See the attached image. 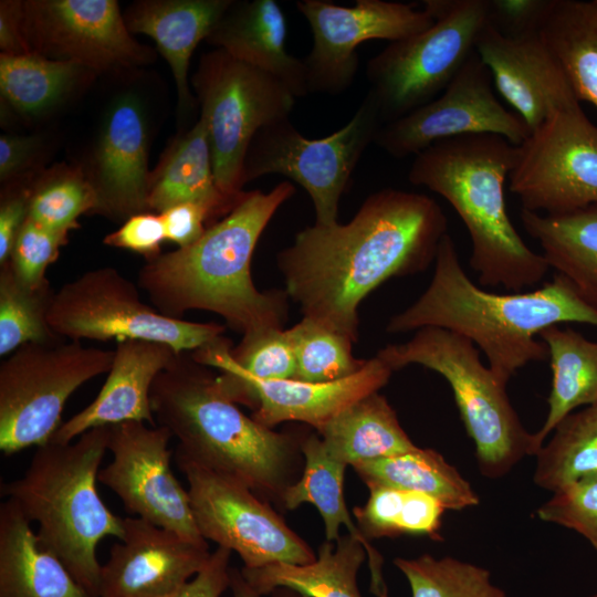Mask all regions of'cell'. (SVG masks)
Here are the masks:
<instances>
[{"label": "cell", "mask_w": 597, "mask_h": 597, "mask_svg": "<svg viewBox=\"0 0 597 597\" xmlns=\"http://www.w3.org/2000/svg\"><path fill=\"white\" fill-rule=\"evenodd\" d=\"M447 233V217L432 198L384 188L347 223L297 232L276 263L303 317L356 343L362 301L391 277L426 271Z\"/></svg>", "instance_id": "obj_1"}, {"label": "cell", "mask_w": 597, "mask_h": 597, "mask_svg": "<svg viewBox=\"0 0 597 597\" xmlns=\"http://www.w3.org/2000/svg\"><path fill=\"white\" fill-rule=\"evenodd\" d=\"M294 193L290 181L268 192L244 191L198 241L145 260L137 276L138 287L151 306L171 318L202 310L218 314L242 335L260 328H283L286 292L259 291L250 265L264 229Z\"/></svg>", "instance_id": "obj_2"}, {"label": "cell", "mask_w": 597, "mask_h": 597, "mask_svg": "<svg viewBox=\"0 0 597 597\" xmlns=\"http://www.w3.org/2000/svg\"><path fill=\"white\" fill-rule=\"evenodd\" d=\"M563 323L597 327V306L568 279L556 273L533 291H486L467 275L447 233L428 287L410 306L391 316L386 331L400 334L432 326L461 334L483 352L489 368L506 385L527 364L548 359L546 345L535 336Z\"/></svg>", "instance_id": "obj_3"}, {"label": "cell", "mask_w": 597, "mask_h": 597, "mask_svg": "<svg viewBox=\"0 0 597 597\" xmlns=\"http://www.w3.org/2000/svg\"><path fill=\"white\" fill-rule=\"evenodd\" d=\"M210 368L191 352L174 357L151 387L156 423L177 438L176 457L281 500L292 484L301 443L244 415L221 391Z\"/></svg>", "instance_id": "obj_4"}, {"label": "cell", "mask_w": 597, "mask_h": 597, "mask_svg": "<svg viewBox=\"0 0 597 597\" xmlns=\"http://www.w3.org/2000/svg\"><path fill=\"white\" fill-rule=\"evenodd\" d=\"M519 146L492 134L434 143L415 156L408 179L444 198L471 240L470 265L483 287L512 293L536 286L551 270L521 238L506 210L504 185Z\"/></svg>", "instance_id": "obj_5"}, {"label": "cell", "mask_w": 597, "mask_h": 597, "mask_svg": "<svg viewBox=\"0 0 597 597\" xmlns=\"http://www.w3.org/2000/svg\"><path fill=\"white\" fill-rule=\"evenodd\" d=\"M108 436L104 426L67 443L36 447L23 475L1 490L30 523H36L41 545L94 597H98L102 567L97 545L106 536L122 540L124 535L123 519L105 505L96 489Z\"/></svg>", "instance_id": "obj_6"}, {"label": "cell", "mask_w": 597, "mask_h": 597, "mask_svg": "<svg viewBox=\"0 0 597 597\" xmlns=\"http://www.w3.org/2000/svg\"><path fill=\"white\" fill-rule=\"evenodd\" d=\"M392 371L421 365L450 385L467 433L475 446L481 474L504 476L537 448L513 408L502 384L480 358L471 339L441 327H422L405 343L390 344L377 355Z\"/></svg>", "instance_id": "obj_7"}, {"label": "cell", "mask_w": 597, "mask_h": 597, "mask_svg": "<svg viewBox=\"0 0 597 597\" xmlns=\"http://www.w3.org/2000/svg\"><path fill=\"white\" fill-rule=\"evenodd\" d=\"M433 18L426 30L389 43L366 64L368 94L384 124L431 102L475 52L492 19L489 0H425Z\"/></svg>", "instance_id": "obj_8"}, {"label": "cell", "mask_w": 597, "mask_h": 597, "mask_svg": "<svg viewBox=\"0 0 597 597\" xmlns=\"http://www.w3.org/2000/svg\"><path fill=\"white\" fill-rule=\"evenodd\" d=\"M191 83L208 130L217 186L237 200L244 192L243 166L253 137L289 118L296 97L276 77L218 48L201 56Z\"/></svg>", "instance_id": "obj_9"}, {"label": "cell", "mask_w": 597, "mask_h": 597, "mask_svg": "<svg viewBox=\"0 0 597 597\" xmlns=\"http://www.w3.org/2000/svg\"><path fill=\"white\" fill-rule=\"evenodd\" d=\"M114 350L57 339L20 346L0 364V450L6 455L48 443L70 396L107 374Z\"/></svg>", "instance_id": "obj_10"}, {"label": "cell", "mask_w": 597, "mask_h": 597, "mask_svg": "<svg viewBox=\"0 0 597 597\" xmlns=\"http://www.w3.org/2000/svg\"><path fill=\"white\" fill-rule=\"evenodd\" d=\"M383 125L379 108L368 93L347 124L326 137H305L290 117L270 124L249 146L243 184L265 175L285 176L308 193L315 224L333 226L352 175Z\"/></svg>", "instance_id": "obj_11"}, {"label": "cell", "mask_w": 597, "mask_h": 597, "mask_svg": "<svg viewBox=\"0 0 597 597\" xmlns=\"http://www.w3.org/2000/svg\"><path fill=\"white\" fill-rule=\"evenodd\" d=\"M48 322L69 341L144 339L165 343L177 353L193 352L226 329L163 315L143 302L138 285L111 266L88 270L54 292Z\"/></svg>", "instance_id": "obj_12"}, {"label": "cell", "mask_w": 597, "mask_h": 597, "mask_svg": "<svg viewBox=\"0 0 597 597\" xmlns=\"http://www.w3.org/2000/svg\"><path fill=\"white\" fill-rule=\"evenodd\" d=\"M188 482L190 507L201 536L235 552L243 567L315 561L311 547L259 495L239 481L176 457Z\"/></svg>", "instance_id": "obj_13"}, {"label": "cell", "mask_w": 597, "mask_h": 597, "mask_svg": "<svg viewBox=\"0 0 597 597\" xmlns=\"http://www.w3.org/2000/svg\"><path fill=\"white\" fill-rule=\"evenodd\" d=\"M509 188L532 212L597 205V126L580 106L556 113L519 146Z\"/></svg>", "instance_id": "obj_14"}, {"label": "cell", "mask_w": 597, "mask_h": 597, "mask_svg": "<svg viewBox=\"0 0 597 597\" xmlns=\"http://www.w3.org/2000/svg\"><path fill=\"white\" fill-rule=\"evenodd\" d=\"M296 9L307 21L312 48L303 57L310 93L338 95L354 83L357 46L370 40L396 42L429 28L433 18L411 3L357 0L344 7L326 0H300Z\"/></svg>", "instance_id": "obj_15"}, {"label": "cell", "mask_w": 597, "mask_h": 597, "mask_svg": "<svg viewBox=\"0 0 597 597\" xmlns=\"http://www.w3.org/2000/svg\"><path fill=\"white\" fill-rule=\"evenodd\" d=\"M231 346L223 335L191 352L193 358L217 368V383L233 402L252 408V418L272 428L285 421H300L323 428L350 405L378 392L392 370L377 356L367 359L356 374L332 383H306L296 379L260 380L235 369L227 358Z\"/></svg>", "instance_id": "obj_16"}, {"label": "cell", "mask_w": 597, "mask_h": 597, "mask_svg": "<svg viewBox=\"0 0 597 597\" xmlns=\"http://www.w3.org/2000/svg\"><path fill=\"white\" fill-rule=\"evenodd\" d=\"M474 134L499 135L515 146L531 134L521 116L507 111L495 96L491 73L476 51L434 100L384 124L375 144L402 159L434 143Z\"/></svg>", "instance_id": "obj_17"}, {"label": "cell", "mask_w": 597, "mask_h": 597, "mask_svg": "<svg viewBox=\"0 0 597 597\" xmlns=\"http://www.w3.org/2000/svg\"><path fill=\"white\" fill-rule=\"evenodd\" d=\"M108 428L107 449L113 460L100 470L97 481L111 489L136 517L191 542L207 543L196 526L188 490L171 471L169 430L142 421Z\"/></svg>", "instance_id": "obj_18"}, {"label": "cell", "mask_w": 597, "mask_h": 597, "mask_svg": "<svg viewBox=\"0 0 597 597\" xmlns=\"http://www.w3.org/2000/svg\"><path fill=\"white\" fill-rule=\"evenodd\" d=\"M23 35L30 53L93 73L154 60L150 48L130 35L115 0L23 1Z\"/></svg>", "instance_id": "obj_19"}, {"label": "cell", "mask_w": 597, "mask_h": 597, "mask_svg": "<svg viewBox=\"0 0 597 597\" xmlns=\"http://www.w3.org/2000/svg\"><path fill=\"white\" fill-rule=\"evenodd\" d=\"M475 51L492 81L530 132L561 111L579 107L564 71L536 29L504 32L492 21Z\"/></svg>", "instance_id": "obj_20"}, {"label": "cell", "mask_w": 597, "mask_h": 597, "mask_svg": "<svg viewBox=\"0 0 597 597\" xmlns=\"http://www.w3.org/2000/svg\"><path fill=\"white\" fill-rule=\"evenodd\" d=\"M101 567L98 597H172L207 563L208 544L184 538L136 516Z\"/></svg>", "instance_id": "obj_21"}, {"label": "cell", "mask_w": 597, "mask_h": 597, "mask_svg": "<svg viewBox=\"0 0 597 597\" xmlns=\"http://www.w3.org/2000/svg\"><path fill=\"white\" fill-rule=\"evenodd\" d=\"M85 174L97 198L95 214L126 221L148 208V127L136 94L118 95L108 107Z\"/></svg>", "instance_id": "obj_22"}, {"label": "cell", "mask_w": 597, "mask_h": 597, "mask_svg": "<svg viewBox=\"0 0 597 597\" xmlns=\"http://www.w3.org/2000/svg\"><path fill=\"white\" fill-rule=\"evenodd\" d=\"M177 354L165 343L144 339L118 342L107 378L95 399L62 422L50 441L67 443L90 429L125 421L156 426L151 387Z\"/></svg>", "instance_id": "obj_23"}, {"label": "cell", "mask_w": 597, "mask_h": 597, "mask_svg": "<svg viewBox=\"0 0 597 597\" xmlns=\"http://www.w3.org/2000/svg\"><path fill=\"white\" fill-rule=\"evenodd\" d=\"M287 27L274 0L233 1L206 40L281 81L295 97L310 94L303 59L285 46Z\"/></svg>", "instance_id": "obj_24"}, {"label": "cell", "mask_w": 597, "mask_h": 597, "mask_svg": "<svg viewBox=\"0 0 597 597\" xmlns=\"http://www.w3.org/2000/svg\"><path fill=\"white\" fill-rule=\"evenodd\" d=\"M231 3L232 0H142L124 14L129 32L150 36L167 60L180 112L191 111L196 104L188 82L191 55Z\"/></svg>", "instance_id": "obj_25"}, {"label": "cell", "mask_w": 597, "mask_h": 597, "mask_svg": "<svg viewBox=\"0 0 597 597\" xmlns=\"http://www.w3.org/2000/svg\"><path fill=\"white\" fill-rule=\"evenodd\" d=\"M0 597H94L41 545L11 499L0 506Z\"/></svg>", "instance_id": "obj_26"}, {"label": "cell", "mask_w": 597, "mask_h": 597, "mask_svg": "<svg viewBox=\"0 0 597 597\" xmlns=\"http://www.w3.org/2000/svg\"><path fill=\"white\" fill-rule=\"evenodd\" d=\"M239 199L228 198L217 186L202 117L174 140L158 167L150 172L148 208L154 213L159 214L179 203L197 202L221 219Z\"/></svg>", "instance_id": "obj_27"}, {"label": "cell", "mask_w": 597, "mask_h": 597, "mask_svg": "<svg viewBox=\"0 0 597 597\" xmlns=\"http://www.w3.org/2000/svg\"><path fill=\"white\" fill-rule=\"evenodd\" d=\"M301 451L305 461L303 473L300 480L284 490L281 502L286 510H294L303 503L313 504L323 519L327 542H336L341 537L339 526L344 524L368 555L371 591L377 597H388L381 573L383 557L353 523L346 507L344 473L347 464L331 455L316 434L301 442Z\"/></svg>", "instance_id": "obj_28"}, {"label": "cell", "mask_w": 597, "mask_h": 597, "mask_svg": "<svg viewBox=\"0 0 597 597\" xmlns=\"http://www.w3.org/2000/svg\"><path fill=\"white\" fill-rule=\"evenodd\" d=\"M521 220L549 269L597 306V205L558 214L522 209Z\"/></svg>", "instance_id": "obj_29"}, {"label": "cell", "mask_w": 597, "mask_h": 597, "mask_svg": "<svg viewBox=\"0 0 597 597\" xmlns=\"http://www.w3.org/2000/svg\"><path fill=\"white\" fill-rule=\"evenodd\" d=\"M363 544L345 535L325 542L314 562L305 565L276 563L259 568L242 567L241 574L260 595L280 587L291 588L305 597H362L357 574L366 558Z\"/></svg>", "instance_id": "obj_30"}, {"label": "cell", "mask_w": 597, "mask_h": 597, "mask_svg": "<svg viewBox=\"0 0 597 597\" xmlns=\"http://www.w3.org/2000/svg\"><path fill=\"white\" fill-rule=\"evenodd\" d=\"M535 29L577 100L597 108V10L591 1L544 0Z\"/></svg>", "instance_id": "obj_31"}, {"label": "cell", "mask_w": 597, "mask_h": 597, "mask_svg": "<svg viewBox=\"0 0 597 597\" xmlns=\"http://www.w3.org/2000/svg\"><path fill=\"white\" fill-rule=\"evenodd\" d=\"M538 336L548 350L552 387L546 419L533 433L537 451L566 416L597 404V342L558 325L544 328Z\"/></svg>", "instance_id": "obj_32"}, {"label": "cell", "mask_w": 597, "mask_h": 597, "mask_svg": "<svg viewBox=\"0 0 597 597\" xmlns=\"http://www.w3.org/2000/svg\"><path fill=\"white\" fill-rule=\"evenodd\" d=\"M317 431L328 453L352 467L418 448L378 392L350 405Z\"/></svg>", "instance_id": "obj_33"}, {"label": "cell", "mask_w": 597, "mask_h": 597, "mask_svg": "<svg viewBox=\"0 0 597 597\" xmlns=\"http://www.w3.org/2000/svg\"><path fill=\"white\" fill-rule=\"evenodd\" d=\"M369 485L419 492L436 498L447 510L479 504V498L461 473L433 449L417 448L397 455L353 467Z\"/></svg>", "instance_id": "obj_34"}, {"label": "cell", "mask_w": 597, "mask_h": 597, "mask_svg": "<svg viewBox=\"0 0 597 597\" xmlns=\"http://www.w3.org/2000/svg\"><path fill=\"white\" fill-rule=\"evenodd\" d=\"M94 74L77 63L33 53L0 55L1 97L24 116H39L55 107Z\"/></svg>", "instance_id": "obj_35"}, {"label": "cell", "mask_w": 597, "mask_h": 597, "mask_svg": "<svg viewBox=\"0 0 597 597\" xmlns=\"http://www.w3.org/2000/svg\"><path fill=\"white\" fill-rule=\"evenodd\" d=\"M534 482L552 492L597 475V404L566 416L535 454Z\"/></svg>", "instance_id": "obj_36"}, {"label": "cell", "mask_w": 597, "mask_h": 597, "mask_svg": "<svg viewBox=\"0 0 597 597\" xmlns=\"http://www.w3.org/2000/svg\"><path fill=\"white\" fill-rule=\"evenodd\" d=\"M368 489L366 504L353 510L358 528L367 540L402 534L441 540L442 515L447 509L436 498L381 485Z\"/></svg>", "instance_id": "obj_37"}, {"label": "cell", "mask_w": 597, "mask_h": 597, "mask_svg": "<svg viewBox=\"0 0 597 597\" xmlns=\"http://www.w3.org/2000/svg\"><path fill=\"white\" fill-rule=\"evenodd\" d=\"M53 294L49 280L30 286L15 275L9 263L0 265L1 357L29 343L61 339L48 322Z\"/></svg>", "instance_id": "obj_38"}, {"label": "cell", "mask_w": 597, "mask_h": 597, "mask_svg": "<svg viewBox=\"0 0 597 597\" xmlns=\"http://www.w3.org/2000/svg\"><path fill=\"white\" fill-rule=\"evenodd\" d=\"M96 207L94 188L80 169L59 166L32 180L29 218L46 229L70 233Z\"/></svg>", "instance_id": "obj_39"}, {"label": "cell", "mask_w": 597, "mask_h": 597, "mask_svg": "<svg viewBox=\"0 0 597 597\" xmlns=\"http://www.w3.org/2000/svg\"><path fill=\"white\" fill-rule=\"evenodd\" d=\"M294 353L296 380L332 383L347 378L366 364L353 355V342L315 321L303 317L286 329Z\"/></svg>", "instance_id": "obj_40"}, {"label": "cell", "mask_w": 597, "mask_h": 597, "mask_svg": "<svg viewBox=\"0 0 597 597\" xmlns=\"http://www.w3.org/2000/svg\"><path fill=\"white\" fill-rule=\"evenodd\" d=\"M394 564L406 576L411 597H505L489 570L450 556L398 557Z\"/></svg>", "instance_id": "obj_41"}, {"label": "cell", "mask_w": 597, "mask_h": 597, "mask_svg": "<svg viewBox=\"0 0 597 597\" xmlns=\"http://www.w3.org/2000/svg\"><path fill=\"white\" fill-rule=\"evenodd\" d=\"M229 363L239 371L260 380L293 379L295 359L286 329L260 328L247 332L229 347Z\"/></svg>", "instance_id": "obj_42"}, {"label": "cell", "mask_w": 597, "mask_h": 597, "mask_svg": "<svg viewBox=\"0 0 597 597\" xmlns=\"http://www.w3.org/2000/svg\"><path fill=\"white\" fill-rule=\"evenodd\" d=\"M553 493L538 507L537 516L579 533L597 551V475L580 479Z\"/></svg>", "instance_id": "obj_43"}, {"label": "cell", "mask_w": 597, "mask_h": 597, "mask_svg": "<svg viewBox=\"0 0 597 597\" xmlns=\"http://www.w3.org/2000/svg\"><path fill=\"white\" fill-rule=\"evenodd\" d=\"M69 234L46 229L28 218L7 263L23 283L38 286L48 280L46 270L59 258L61 248L69 241Z\"/></svg>", "instance_id": "obj_44"}, {"label": "cell", "mask_w": 597, "mask_h": 597, "mask_svg": "<svg viewBox=\"0 0 597 597\" xmlns=\"http://www.w3.org/2000/svg\"><path fill=\"white\" fill-rule=\"evenodd\" d=\"M165 240V228L160 216L144 212L128 218L117 230L106 234L103 243L133 251L148 260L161 253L160 247Z\"/></svg>", "instance_id": "obj_45"}, {"label": "cell", "mask_w": 597, "mask_h": 597, "mask_svg": "<svg viewBox=\"0 0 597 597\" xmlns=\"http://www.w3.org/2000/svg\"><path fill=\"white\" fill-rule=\"evenodd\" d=\"M32 178L7 184L0 202V265L11 255L15 239L29 218Z\"/></svg>", "instance_id": "obj_46"}, {"label": "cell", "mask_w": 597, "mask_h": 597, "mask_svg": "<svg viewBox=\"0 0 597 597\" xmlns=\"http://www.w3.org/2000/svg\"><path fill=\"white\" fill-rule=\"evenodd\" d=\"M166 240L178 248L188 247L198 241L207 228L206 224L214 219L209 208L197 202H184L172 206L159 213Z\"/></svg>", "instance_id": "obj_47"}, {"label": "cell", "mask_w": 597, "mask_h": 597, "mask_svg": "<svg viewBox=\"0 0 597 597\" xmlns=\"http://www.w3.org/2000/svg\"><path fill=\"white\" fill-rule=\"evenodd\" d=\"M42 138L38 135H1L0 180L10 184L28 178V170L40 155Z\"/></svg>", "instance_id": "obj_48"}, {"label": "cell", "mask_w": 597, "mask_h": 597, "mask_svg": "<svg viewBox=\"0 0 597 597\" xmlns=\"http://www.w3.org/2000/svg\"><path fill=\"white\" fill-rule=\"evenodd\" d=\"M231 553L230 549L218 546L202 569L172 597H221L230 588Z\"/></svg>", "instance_id": "obj_49"}, {"label": "cell", "mask_w": 597, "mask_h": 597, "mask_svg": "<svg viewBox=\"0 0 597 597\" xmlns=\"http://www.w3.org/2000/svg\"><path fill=\"white\" fill-rule=\"evenodd\" d=\"M0 49L7 55L30 54L23 35V1L0 2Z\"/></svg>", "instance_id": "obj_50"}, {"label": "cell", "mask_w": 597, "mask_h": 597, "mask_svg": "<svg viewBox=\"0 0 597 597\" xmlns=\"http://www.w3.org/2000/svg\"><path fill=\"white\" fill-rule=\"evenodd\" d=\"M230 575H231L230 589H231L232 597H262V595L256 593L248 584V582L242 576L240 569L231 567ZM271 594H272V597H305L301 593L293 590L291 588H286V587L276 588Z\"/></svg>", "instance_id": "obj_51"}, {"label": "cell", "mask_w": 597, "mask_h": 597, "mask_svg": "<svg viewBox=\"0 0 597 597\" xmlns=\"http://www.w3.org/2000/svg\"><path fill=\"white\" fill-rule=\"evenodd\" d=\"M591 2H593L594 7H595L596 10H597V0H594V1H591Z\"/></svg>", "instance_id": "obj_52"}]
</instances>
